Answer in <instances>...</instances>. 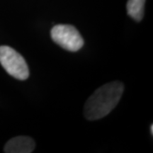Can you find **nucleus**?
I'll list each match as a JSON object with an SVG mask.
<instances>
[{
	"label": "nucleus",
	"mask_w": 153,
	"mask_h": 153,
	"mask_svg": "<svg viewBox=\"0 0 153 153\" xmlns=\"http://www.w3.org/2000/svg\"><path fill=\"white\" fill-rule=\"evenodd\" d=\"M145 0H128L127 2L128 14L136 22H140L144 16Z\"/></svg>",
	"instance_id": "5"
},
{
	"label": "nucleus",
	"mask_w": 153,
	"mask_h": 153,
	"mask_svg": "<svg viewBox=\"0 0 153 153\" xmlns=\"http://www.w3.org/2000/svg\"><path fill=\"white\" fill-rule=\"evenodd\" d=\"M0 63L9 74L19 80L29 76V69L22 55L7 45L0 46Z\"/></svg>",
	"instance_id": "2"
},
{
	"label": "nucleus",
	"mask_w": 153,
	"mask_h": 153,
	"mask_svg": "<svg viewBox=\"0 0 153 153\" xmlns=\"http://www.w3.org/2000/svg\"><path fill=\"white\" fill-rule=\"evenodd\" d=\"M51 36L55 43L66 51L76 52L84 45L83 38L72 25H55L51 29Z\"/></svg>",
	"instance_id": "3"
},
{
	"label": "nucleus",
	"mask_w": 153,
	"mask_h": 153,
	"mask_svg": "<svg viewBox=\"0 0 153 153\" xmlns=\"http://www.w3.org/2000/svg\"><path fill=\"white\" fill-rule=\"evenodd\" d=\"M124 90L122 82H108L96 90L86 101L84 115L89 120L101 119L117 106Z\"/></svg>",
	"instance_id": "1"
},
{
	"label": "nucleus",
	"mask_w": 153,
	"mask_h": 153,
	"mask_svg": "<svg viewBox=\"0 0 153 153\" xmlns=\"http://www.w3.org/2000/svg\"><path fill=\"white\" fill-rule=\"evenodd\" d=\"M35 146L36 143L31 137L18 136L9 140L6 143L4 150L7 153H30Z\"/></svg>",
	"instance_id": "4"
},
{
	"label": "nucleus",
	"mask_w": 153,
	"mask_h": 153,
	"mask_svg": "<svg viewBox=\"0 0 153 153\" xmlns=\"http://www.w3.org/2000/svg\"><path fill=\"white\" fill-rule=\"evenodd\" d=\"M150 132H151V135H153V125L152 124L150 126Z\"/></svg>",
	"instance_id": "6"
}]
</instances>
